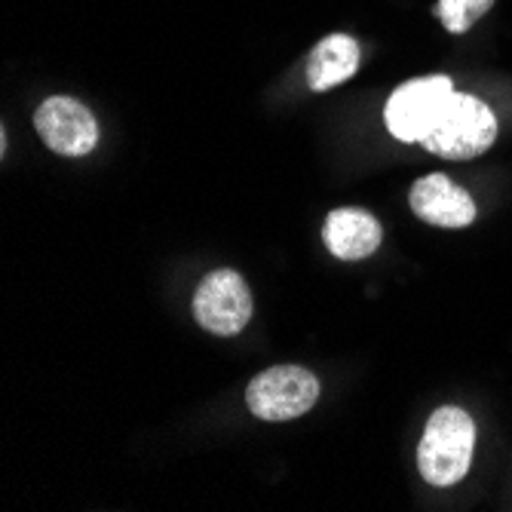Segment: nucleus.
<instances>
[{"label": "nucleus", "instance_id": "10", "mask_svg": "<svg viewBox=\"0 0 512 512\" xmlns=\"http://www.w3.org/2000/svg\"><path fill=\"white\" fill-rule=\"evenodd\" d=\"M491 7H494V0H439L436 16L451 34H463V31H470Z\"/></svg>", "mask_w": 512, "mask_h": 512}, {"label": "nucleus", "instance_id": "5", "mask_svg": "<svg viewBox=\"0 0 512 512\" xmlns=\"http://www.w3.org/2000/svg\"><path fill=\"white\" fill-rule=\"evenodd\" d=\"M252 292L237 270H212L194 295V316L206 332L230 338L240 335L252 319Z\"/></svg>", "mask_w": 512, "mask_h": 512}, {"label": "nucleus", "instance_id": "3", "mask_svg": "<svg viewBox=\"0 0 512 512\" xmlns=\"http://www.w3.org/2000/svg\"><path fill=\"white\" fill-rule=\"evenodd\" d=\"M454 96V83L442 74L408 80L387 99L384 120L393 138L399 142H424L442 120L448 102Z\"/></svg>", "mask_w": 512, "mask_h": 512}, {"label": "nucleus", "instance_id": "7", "mask_svg": "<svg viewBox=\"0 0 512 512\" xmlns=\"http://www.w3.org/2000/svg\"><path fill=\"white\" fill-rule=\"evenodd\" d=\"M411 212L436 227H467L476 218V203L473 197L457 188L448 175H427L411 188Z\"/></svg>", "mask_w": 512, "mask_h": 512}, {"label": "nucleus", "instance_id": "9", "mask_svg": "<svg viewBox=\"0 0 512 512\" xmlns=\"http://www.w3.org/2000/svg\"><path fill=\"white\" fill-rule=\"evenodd\" d=\"M362 53L359 43L347 34H329L322 37L307 59V83L313 92H329L341 83H347L359 71Z\"/></svg>", "mask_w": 512, "mask_h": 512}, {"label": "nucleus", "instance_id": "2", "mask_svg": "<svg viewBox=\"0 0 512 512\" xmlns=\"http://www.w3.org/2000/svg\"><path fill=\"white\" fill-rule=\"evenodd\" d=\"M497 138V117L494 111L479 102L476 96H467V92H457L442 114V120L436 123V129L424 138V148L436 157H448V160H473L479 154H485Z\"/></svg>", "mask_w": 512, "mask_h": 512}, {"label": "nucleus", "instance_id": "6", "mask_svg": "<svg viewBox=\"0 0 512 512\" xmlns=\"http://www.w3.org/2000/svg\"><path fill=\"white\" fill-rule=\"evenodd\" d=\"M34 129L43 145L62 157H83L99 142V123L92 111L68 96L46 99L34 114Z\"/></svg>", "mask_w": 512, "mask_h": 512}, {"label": "nucleus", "instance_id": "4", "mask_svg": "<svg viewBox=\"0 0 512 512\" xmlns=\"http://www.w3.org/2000/svg\"><path fill=\"white\" fill-rule=\"evenodd\" d=\"M319 399V381L301 365H273L252 378L246 405L261 421H292L307 414Z\"/></svg>", "mask_w": 512, "mask_h": 512}, {"label": "nucleus", "instance_id": "8", "mask_svg": "<svg viewBox=\"0 0 512 512\" xmlns=\"http://www.w3.org/2000/svg\"><path fill=\"white\" fill-rule=\"evenodd\" d=\"M322 240L335 258L362 261L378 252L384 230H381V221L365 209H335L325 218Z\"/></svg>", "mask_w": 512, "mask_h": 512}, {"label": "nucleus", "instance_id": "1", "mask_svg": "<svg viewBox=\"0 0 512 512\" xmlns=\"http://www.w3.org/2000/svg\"><path fill=\"white\" fill-rule=\"evenodd\" d=\"M473 448H476L473 417L454 405L436 408L427 421L421 445H417V470H421V476L430 485L448 488L470 473Z\"/></svg>", "mask_w": 512, "mask_h": 512}]
</instances>
